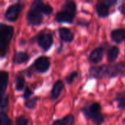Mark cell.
<instances>
[{
	"label": "cell",
	"mask_w": 125,
	"mask_h": 125,
	"mask_svg": "<svg viewBox=\"0 0 125 125\" xmlns=\"http://www.w3.org/2000/svg\"><path fill=\"white\" fill-rule=\"evenodd\" d=\"M125 73V62H119L115 64L92 66L89 70L90 76L94 78H114Z\"/></svg>",
	"instance_id": "cell-1"
},
{
	"label": "cell",
	"mask_w": 125,
	"mask_h": 125,
	"mask_svg": "<svg viewBox=\"0 0 125 125\" xmlns=\"http://www.w3.org/2000/svg\"><path fill=\"white\" fill-rule=\"evenodd\" d=\"M81 111L86 119L92 120L95 125H102L105 121V116L101 112V105L97 102L83 106Z\"/></svg>",
	"instance_id": "cell-2"
},
{
	"label": "cell",
	"mask_w": 125,
	"mask_h": 125,
	"mask_svg": "<svg viewBox=\"0 0 125 125\" xmlns=\"http://www.w3.org/2000/svg\"><path fill=\"white\" fill-rule=\"evenodd\" d=\"M14 28L12 26L0 23V56L4 58L9 49V45L13 37Z\"/></svg>",
	"instance_id": "cell-3"
},
{
	"label": "cell",
	"mask_w": 125,
	"mask_h": 125,
	"mask_svg": "<svg viewBox=\"0 0 125 125\" xmlns=\"http://www.w3.org/2000/svg\"><path fill=\"white\" fill-rule=\"evenodd\" d=\"M23 6L21 2H16L10 5L4 14L5 20L9 22L16 21L23 10Z\"/></svg>",
	"instance_id": "cell-4"
},
{
	"label": "cell",
	"mask_w": 125,
	"mask_h": 125,
	"mask_svg": "<svg viewBox=\"0 0 125 125\" xmlns=\"http://www.w3.org/2000/svg\"><path fill=\"white\" fill-rule=\"evenodd\" d=\"M37 42L38 45L44 51H48L53 43V38L51 33L42 31L37 36Z\"/></svg>",
	"instance_id": "cell-5"
},
{
	"label": "cell",
	"mask_w": 125,
	"mask_h": 125,
	"mask_svg": "<svg viewBox=\"0 0 125 125\" xmlns=\"http://www.w3.org/2000/svg\"><path fill=\"white\" fill-rule=\"evenodd\" d=\"M33 66L35 70L40 73H45L48 71L51 67V61L48 56H39L34 62Z\"/></svg>",
	"instance_id": "cell-6"
},
{
	"label": "cell",
	"mask_w": 125,
	"mask_h": 125,
	"mask_svg": "<svg viewBox=\"0 0 125 125\" xmlns=\"http://www.w3.org/2000/svg\"><path fill=\"white\" fill-rule=\"evenodd\" d=\"M26 19L30 26H40L43 21V16L41 12L30 9L26 13Z\"/></svg>",
	"instance_id": "cell-7"
},
{
	"label": "cell",
	"mask_w": 125,
	"mask_h": 125,
	"mask_svg": "<svg viewBox=\"0 0 125 125\" xmlns=\"http://www.w3.org/2000/svg\"><path fill=\"white\" fill-rule=\"evenodd\" d=\"M76 13L72 12L67 10L62 9L55 15V21L58 23H72L75 19Z\"/></svg>",
	"instance_id": "cell-8"
},
{
	"label": "cell",
	"mask_w": 125,
	"mask_h": 125,
	"mask_svg": "<svg viewBox=\"0 0 125 125\" xmlns=\"http://www.w3.org/2000/svg\"><path fill=\"white\" fill-rule=\"evenodd\" d=\"M30 9L36 10V11H38V12H40L42 14H44L45 15H51L53 12V7L50 4H45L43 1H42L40 0H35V1H34L31 3V4Z\"/></svg>",
	"instance_id": "cell-9"
},
{
	"label": "cell",
	"mask_w": 125,
	"mask_h": 125,
	"mask_svg": "<svg viewBox=\"0 0 125 125\" xmlns=\"http://www.w3.org/2000/svg\"><path fill=\"white\" fill-rule=\"evenodd\" d=\"M104 56V48L102 47H97L94 48L89 56V60L92 64H98L102 62Z\"/></svg>",
	"instance_id": "cell-10"
},
{
	"label": "cell",
	"mask_w": 125,
	"mask_h": 125,
	"mask_svg": "<svg viewBox=\"0 0 125 125\" xmlns=\"http://www.w3.org/2000/svg\"><path fill=\"white\" fill-rule=\"evenodd\" d=\"M111 40L117 44L122 43L125 40V28H117L114 29L111 31Z\"/></svg>",
	"instance_id": "cell-11"
},
{
	"label": "cell",
	"mask_w": 125,
	"mask_h": 125,
	"mask_svg": "<svg viewBox=\"0 0 125 125\" xmlns=\"http://www.w3.org/2000/svg\"><path fill=\"white\" fill-rule=\"evenodd\" d=\"M64 83L62 80L56 81L53 85L51 91V99L52 100H56V99H58L64 89Z\"/></svg>",
	"instance_id": "cell-12"
},
{
	"label": "cell",
	"mask_w": 125,
	"mask_h": 125,
	"mask_svg": "<svg viewBox=\"0 0 125 125\" xmlns=\"http://www.w3.org/2000/svg\"><path fill=\"white\" fill-rule=\"evenodd\" d=\"M95 11L99 18H106L109 15V7L104 1H97L95 4Z\"/></svg>",
	"instance_id": "cell-13"
},
{
	"label": "cell",
	"mask_w": 125,
	"mask_h": 125,
	"mask_svg": "<svg viewBox=\"0 0 125 125\" xmlns=\"http://www.w3.org/2000/svg\"><path fill=\"white\" fill-rule=\"evenodd\" d=\"M60 39L65 42H71L74 40V34L67 27H60L58 30Z\"/></svg>",
	"instance_id": "cell-14"
},
{
	"label": "cell",
	"mask_w": 125,
	"mask_h": 125,
	"mask_svg": "<svg viewBox=\"0 0 125 125\" xmlns=\"http://www.w3.org/2000/svg\"><path fill=\"white\" fill-rule=\"evenodd\" d=\"M9 73L7 71L1 70L0 72V95L2 97L5 94V92L8 85Z\"/></svg>",
	"instance_id": "cell-15"
},
{
	"label": "cell",
	"mask_w": 125,
	"mask_h": 125,
	"mask_svg": "<svg viewBox=\"0 0 125 125\" xmlns=\"http://www.w3.org/2000/svg\"><path fill=\"white\" fill-rule=\"evenodd\" d=\"M120 50L119 47L116 45H112L109 48L107 52V59L109 62H114L119 57Z\"/></svg>",
	"instance_id": "cell-16"
},
{
	"label": "cell",
	"mask_w": 125,
	"mask_h": 125,
	"mask_svg": "<svg viewBox=\"0 0 125 125\" xmlns=\"http://www.w3.org/2000/svg\"><path fill=\"white\" fill-rule=\"evenodd\" d=\"M29 56L27 53L24 51H17L14 54L12 61L17 64H21L26 62L29 60Z\"/></svg>",
	"instance_id": "cell-17"
},
{
	"label": "cell",
	"mask_w": 125,
	"mask_h": 125,
	"mask_svg": "<svg viewBox=\"0 0 125 125\" xmlns=\"http://www.w3.org/2000/svg\"><path fill=\"white\" fill-rule=\"evenodd\" d=\"M75 117L73 114H68L62 119H56L53 122L51 125H73Z\"/></svg>",
	"instance_id": "cell-18"
},
{
	"label": "cell",
	"mask_w": 125,
	"mask_h": 125,
	"mask_svg": "<svg viewBox=\"0 0 125 125\" xmlns=\"http://www.w3.org/2000/svg\"><path fill=\"white\" fill-rule=\"evenodd\" d=\"M115 101L117 103L119 109L122 110L125 108V91L119 92L116 94Z\"/></svg>",
	"instance_id": "cell-19"
},
{
	"label": "cell",
	"mask_w": 125,
	"mask_h": 125,
	"mask_svg": "<svg viewBox=\"0 0 125 125\" xmlns=\"http://www.w3.org/2000/svg\"><path fill=\"white\" fill-rule=\"evenodd\" d=\"M25 87V78L23 75H16L15 78V88L17 92H21Z\"/></svg>",
	"instance_id": "cell-20"
},
{
	"label": "cell",
	"mask_w": 125,
	"mask_h": 125,
	"mask_svg": "<svg viewBox=\"0 0 125 125\" xmlns=\"http://www.w3.org/2000/svg\"><path fill=\"white\" fill-rule=\"evenodd\" d=\"M38 101V97H33L32 98H29L24 102V105L26 108L29 110H33L35 108L37 102Z\"/></svg>",
	"instance_id": "cell-21"
},
{
	"label": "cell",
	"mask_w": 125,
	"mask_h": 125,
	"mask_svg": "<svg viewBox=\"0 0 125 125\" xmlns=\"http://www.w3.org/2000/svg\"><path fill=\"white\" fill-rule=\"evenodd\" d=\"M0 119H1V125H12L11 119L9 118L8 115L4 111H1Z\"/></svg>",
	"instance_id": "cell-22"
},
{
	"label": "cell",
	"mask_w": 125,
	"mask_h": 125,
	"mask_svg": "<svg viewBox=\"0 0 125 125\" xmlns=\"http://www.w3.org/2000/svg\"><path fill=\"white\" fill-rule=\"evenodd\" d=\"M9 105V97L7 94L1 97V103H0V108L1 111H4Z\"/></svg>",
	"instance_id": "cell-23"
},
{
	"label": "cell",
	"mask_w": 125,
	"mask_h": 125,
	"mask_svg": "<svg viewBox=\"0 0 125 125\" xmlns=\"http://www.w3.org/2000/svg\"><path fill=\"white\" fill-rule=\"evenodd\" d=\"M78 73L77 71H73L70 73H69L66 77H65V81L67 84H71L74 80L78 77Z\"/></svg>",
	"instance_id": "cell-24"
},
{
	"label": "cell",
	"mask_w": 125,
	"mask_h": 125,
	"mask_svg": "<svg viewBox=\"0 0 125 125\" xmlns=\"http://www.w3.org/2000/svg\"><path fill=\"white\" fill-rule=\"evenodd\" d=\"M29 119H26L24 116H19L15 119V125H28Z\"/></svg>",
	"instance_id": "cell-25"
},
{
	"label": "cell",
	"mask_w": 125,
	"mask_h": 125,
	"mask_svg": "<svg viewBox=\"0 0 125 125\" xmlns=\"http://www.w3.org/2000/svg\"><path fill=\"white\" fill-rule=\"evenodd\" d=\"M33 91L31 90L29 87H26L25 89H24V93H23V98L26 100L29 98H31V96L33 95Z\"/></svg>",
	"instance_id": "cell-26"
},
{
	"label": "cell",
	"mask_w": 125,
	"mask_h": 125,
	"mask_svg": "<svg viewBox=\"0 0 125 125\" xmlns=\"http://www.w3.org/2000/svg\"><path fill=\"white\" fill-rule=\"evenodd\" d=\"M105 2L109 7V8L111 7L115 6V4H117V1L116 0H107V1H105Z\"/></svg>",
	"instance_id": "cell-27"
},
{
	"label": "cell",
	"mask_w": 125,
	"mask_h": 125,
	"mask_svg": "<svg viewBox=\"0 0 125 125\" xmlns=\"http://www.w3.org/2000/svg\"><path fill=\"white\" fill-rule=\"evenodd\" d=\"M118 10L119 11V12L122 15H125V3H122L119 7H118Z\"/></svg>",
	"instance_id": "cell-28"
}]
</instances>
